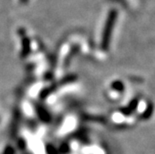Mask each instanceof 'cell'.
Wrapping results in <instances>:
<instances>
[{
    "label": "cell",
    "mask_w": 155,
    "mask_h": 154,
    "mask_svg": "<svg viewBox=\"0 0 155 154\" xmlns=\"http://www.w3.org/2000/svg\"><path fill=\"white\" fill-rule=\"evenodd\" d=\"M115 18H116V13L114 11L111 12V14H109V17L107 19L106 25L104 28V33H103V39H102V48L107 49L108 44H109L111 33H112V29H113Z\"/></svg>",
    "instance_id": "1"
}]
</instances>
